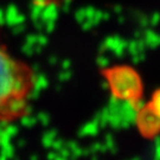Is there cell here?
<instances>
[{
  "label": "cell",
  "mask_w": 160,
  "mask_h": 160,
  "mask_svg": "<svg viewBox=\"0 0 160 160\" xmlns=\"http://www.w3.org/2000/svg\"><path fill=\"white\" fill-rule=\"evenodd\" d=\"M106 78L113 92V96L122 100H135L141 95V80L137 71L129 67L108 69L106 70Z\"/></svg>",
  "instance_id": "7a4b0ae2"
},
{
  "label": "cell",
  "mask_w": 160,
  "mask_h": 160,
  "mask_svg": "<svg viewBox=\"0 0 160 160\" xmlns=\"http://www.w3.org/2000/svg\"><path fill=\"white\" fill-rule=\"evenodd\" d=\"M106 49L109 50V51H112L114 53L115 56H118V57H121V56H123V53L125 51L127 50V44L123 42V40L121 39H109L106 42Z\"/></svg>",
  "instance_id": "5b68a950"
},
{
  "label": "cell",
  "mask_w": 160,
  "mask_h": 160,
  "mask_svg": "<svg viewBox=\"0 0 160 160\" xmlns=\"http://www.w3.org/2000/svg\"><path fill=\"white\" fill-rule=\"evenodd\" d=\"M135 123L146 137H154L160 132V116L149 106H145L139 110Z\"/></svg>",
  "instance_id": "277c9868"
},
{
  "label": "cell",
  "mask_w": 160,
  "mask_h": 160,
  "mask_svg": "<svg viewBox=\"0 0 160 160\" xmlns=\"http://www.w3.org/2000/svg\"><path fill=\"white\" fill-rule=\"evenodd\" d=\"M103 145H104V148L106 151H110V152H116V142H115V139L113 138V135L108 134L104 141H103Z\"/></svg>",
  "instance_id": "ba28073f"
},
{
  "label": "cell",
  "mask_w": 160,
  "mask_h": 160,
  "mask_svg": "<svg viewBox=\"0 0 160 160\" xmlns=\"http://www.w3.org/2000/svg\"><path fill=\"white\" fill-rule=\"evenodd\" d=\"M106 108L109 114V126L115 129L128 128L137 121L139 112L135 108L133 100H122L113 96Z\"/></svg>",
  "instance_id": "3957f363"
},
{
  "label": "cell",
  "mask_w": 160,
  "mask_h": 160,
  "mask_svg": "<svg viewBox=\"0 0 160 160\" xmlns=\"http://www.w3.org/2000/svg\"><path fill=\"white\" fill-rule=\"evenodd\" d=\"M149 107L160 116V90H158V92H155L153 94V97H152Z\"/></svg>",
  "instance_id": "52a82bcc"
},
{
  "label": "cell",
  "mask_w": 160,
  "mask_h": 160,
  "mask_svg": "<svg viewBox=\"0 0 160 160\" xmlns=\"http://www.w3.org/2000/svg\"><path fill=\"white\" fill-rule=\"evenodd\" d=\"M97 64L103 69H107L109 65V59L106 56H100L97 58Z\"/></svg>",
  "instance_id": "9c48e42d"
},
{
  "label": "cell",
  "mask_w": 160,
  "mask_h": 160,
  "mask_svg": "<svg viewBox=\"0 0 160 160\" xmlns=\"http://www.w3.org/2000/svg\"><path fill=\"white\" fill-rule=\"evenodd\" d=\"M133 160H138V159H133Z\"/></svg>",
  "instance_id": "30bf717a"
},
{
  "label": "cell",
  "mask_w": 160,
  "mask_h": 160,
  "mask_svg": "<svg viewBox=\"0 0 160 160\" xmlns=\"http://www.w3.org/2000/svg\"><path fill=\"white\" fill-rule=\"evenodd\" d=\"M100 128H101V126L98 125V122L95 119H92V121L84 123V126L82 127L81 135L82 137H95V135H97Z\"/></svg>",
  "instance_id": "8992f818"
},
{
  "label": "cell",
  "mask_w": 160,
  "mask_h": 160,
  "mask_svg": "<svg viewBox=\"0 0 160 160\" xmlns=\"http://www.w3.org/2000/svg\"><path fill=\"white\" fill-rule=\"evenodd\" d=\"M39 88V77L0 45V126L26 115Z\"/></svg>",
  "instance_id": "6da1fadb"
}]
</instances>
